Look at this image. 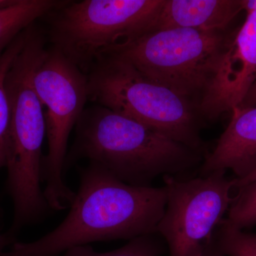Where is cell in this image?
<instances>
[{
    "label": "cell",
    "instance_id": "6da1fadb",
    "mask_svg": "<svg viewBox=\"0 0 256 256\" xmlns=\"http://www.w3.org/2000/svg\"><path fill=\"white\" fill-rule=\"evenodd\" d=\"M78 191L63 222L34 242H13L3 256H58L90 242L156 234L166 204L164 186H132L92 162L78 166Z\"/></svg>",
    "mask_w": 256,
    "mask_h": 256
},
{
    "label": "cell",
    "instance_id": "7a4b0ae2",
    "mask_svg": "<svg viewBox=\"0 0 256 256\" xmlns=\"http://www.w3.org/2000/svg\"><path fill=\"white\" fill-rule=\"evenodd\" d=\"M204 156L134 120L101 106L85 109L64 171L82 160L120 181L150 188L160 176L182 178L198 170Z\"/></svg>",
    "mask_w": 256,
    "mask_h": 256
},
{
    "label": "cell",
    "instance_id": "3957f363",
    "mask_svg": "<svg viewBox=\"0 0 256 256\" xmlns=\"http://www.w3.org/2000/svg\"><path fill=\"white\" fill-rule=\"evenodd\" d=\"M238 28L146 32L102 55L126 60L146 78L185 99L204 122L210 119L220 70Z\"/></svg>",
    "mask_w": 256,
    "mask_h": 256
},
{
    "label": "cell",
    "instance_id": "277c9868",
    "mask_svg": "<svg viewBox=\"0 0 256 256\" xmlns=\"http://www.w3.org/2000/svg\"><path fill=\"white\" fill-rule=\"evenodd\" d=\"M45 44L44 34L34 25L30 26L26 43L5 78L10 108L6 191L14 206L8 234L12 237L50 210L41 186L44 111L33 85L34 70L46 50Z\"/></svg>",
    "mask_w": 256,
    "mask_h": 256
},
{
    "label": "cell",
    "instance_id": "5b68a950",
    "mask_svg": "<svg viewBox=\"0 0 256 256\" xmlns=\"http://www.w3.org/2000/svg\"><path fill=\"white\" fill-rule=\"evenodd\" d=\"M88 100L137 121L206 156L204 121L174 92L152 82L114 55L100 56L88 72Z\"/></svg>",
    "mask_w": 256,
    "mask_h": 256
},
{
    "label": "cell",
    "instance_id": "8992f818",
    "mask_svg": "<svg viewBox=\"0 0 256 256\" xmlns=\"http://www.w3.org/2000/svg\"><path fill=\"white\" fill-rule=\"evenodd\" d=\"M164 1H66L46 15L48 38L52 47L87 74L111 47L150 32Z\"/></svg>",
    "mask_w": 256,
    "mask_h": 256
},
{
    "label": "cell",
    "instance_id": "52a82bcc",
    "mask_svg": "<svg viewBox=\"0 0 256 256\" xmlns=\"http://www.w3.org/2000/svg\"><path fill=\"white\" fill-rule=\"evenodd\" d=\"M33 85L44 111L48 152L42 162L44 194L50 210L69 208L76 192L64 180L70 132L88 100L87 75L60 50H46L34 70Z\"/></svg>",
    "mask_w": 256,
    "mask_h": 256
},
{
    "label": "cell",
    "instance_id": "ba28073f",
    "mask_svg": "<svg viewBox=\"0 0 256 256\" xmlns=\"http://www.w3.org/2000/svg\"><path fill=\"white\" fill-rule=\"evenodd\" d=\"M218 170L193 178L163 176L166 194L156 234L170 256H202L234 200V180Z\"/></svg>",
    "mask_w": 256,
    "mask_h": 256
},
{
    "label": "cell",
    "instance_id": "9c48e42d",
    "mask_svg": "<svg viewBox=\"0 0 256 256\" xmlns=\"http://www.w3.org/2000/svg\"><path fill=\"white\" fill-rule=\"evenodd\" d=\"M256 82V10L247 12L226 56L208 121L240 106Z\"/></svg>",
    "mask_w": 256,
    "mask_h": 256
},
{
    "label": "cell",
    "instance_id": "30bf717a",
    "mask_svg": "<svg viewBox=\"0 0 256 256\" xmlns=\"http://www.w3.org/2000/svg\"><path fill=\"white\" fill-rule=\"evenodd\" d=\"M256 168V107L235 109L214 149L205 156L198 170L200 176L232 170L240 180Z\"/></svg>",
    "mask_w": 256,
    "mask_h": 256
},
{
    "label": "cell",
    "instance_id": "8fae6325",
    "mask_svg": "<svg viewBox=\"0 0 256 256\" xmlns=\"http://www.w3.org/2000/svg\"><path fill=\"white\" fill-rule=\"evenodd\" d=\"M242 10V0H164L150 32L225 30Z\"/></svg>",
    "mask_w": 256,
    "mask_h": 256
},
{
    "label": "cell",
    "instance_id": "7c38bea8",
    "mask_svg": "<svg viewBox=\"0 0 256 256\" xmlns=\"http://www.w3.org/2000/svg\"><path fill=\"white\" fill-rule=\"evenodd\" d=\"M66 1L16 0L14 4L0 8V57L25 30L38 18L60 8Z\"/></svg>",
    "mask_w": 256,
    "mask_h": 256
},
{
    "label": "cell",
    "instance_id": "4fadbf2b",
    "mask_svg": "<svg viewBox=\"0 0 256 256\" xmlns=\"http://www.w3.org/2000/svg\"><path fill=\"white\" fill-rule=\"evenodd\" d=\"M28 28L22 32L12 42L0 57V170L6 168L10 120V102L5 87V78L15 58L20 54L26 43Z\"/></svg>",
    "mask_w": 256,
    "mask_h": 256
},
{
    "label": "cell",
    "instance_id": "5bb4252c",
    "mask_svg": "<svg viewBox=\"0 0 256 256\" xmlns=\"http://www.w3.org/2000/svg\"><path fill=\"white\" fill-rule=\"evenodd\" d=\"M166 249L162 237L154 234L133 238L124 246L109 252H97L90 245H82L70 248L58 256H162Z\"/></svg>",
    "mask_w": 256,
    "mask_h": 256
},
{
    "label": "cell",
    "instance_id": "9a60e30c",
    "mask_svg": "<svg viewBox=\"0 0 256 256\" xmlns=\"http://www.w3.org/2000/svg\"><path fill=\"white\" fill-rule=\"evenodd\" d=\"M212 244L225 256H256V234L235 228L226 218L215 230Z\"/></svg>",
    "mask_w": 256,
    "mask_h": 256
},
{
    "label": "cell",
    "instance_id": "2e32d148",
    "mask_svg": "<svg viewBox=\"0 0 256 256\" xmlns=\"http://www.w3.org/2000/svg\"><path fill=\"white\" fill-rule=\"evenodd\" d=\"M226 220L235 228L244 230L256 226V180L238 188Z\"/></svg>",
    "mask_w": 256,
    "mask_h": 256
},
{
    "label": "cell",
    "instance_id": "e0dca14e",
    "mask_svg": "<svg viewBox=\"0 0 256 256\" xmlns=\"http://www.w3.org/2000/svg\"><path fill=\"white\" fill-rule=\"evenodd\" d=\"M256 107V82L250 88L242 104L236 109H245Z\"/></svg>",
    "mask_w": 256,
    "mask_h": 256
},
{
    "label": "cell",
    "instance_id": "ac0fdd59",
    "mask_svg": "<svg viewBox=\"0 0 256 256\" xmlns=\"http://www.w3.org/2000/svg\"><path fill=\"white\" fill-rule=\"evenodd\" d=\"M255 180H256V168L246 178H240V180L234 178V188L238 190V188H244V186H246L247 184L252 183V182L255 181Z\"/></svg>",
    "mask_w": 256,
    "mask_h": 256
},
{
    "label": "cell",
    "instance_id": "d6986e66",
    "mask_svg": "<svg viewBox=\"0 0 256 256\" xmlns=\"http://www.w3.org/2000/svg\"><path fill=\"white\" fill-rule=\"evenodd\" d=\"M15 242V239L12 238L8 234H2L0 232V256H3L4 252Z\"/></svg>",
    "mask_w": 256,
    "mask_h": 256
},
{
    "label": "cell",
    "instance_id": "ffe728a7",
    "mask_svg": "<svg viewBox=\"0 0 256 256\" xmlns=\"http://www.w3.org/2000/svg\"><path fill=\"white\" fill-rule=\"evenodd\" d=\"M202 256H225L223 254H220L218 250L214 246L213 244L210 242V246L206 248V250L202 254Z\"/></svg>",
    "mask_w": 256,
    "mask_h": 256
},
{
    "label": "cell",
    "instance_id": "44dd1931",
    "mask_svg": "<svg viewBox=\"0 0 256 256\" xmlns=\"http://www.w3.org/2000/svg\"><path fill=\"white\" fill-rule=\"evenodd\" d=\"M242 9L246 11L256 10V0H242Z\"/></svg>",
    "mask_w": 256,
    "mask_h": 256
},
{
    "label": "cell",
    "instance_id": "7402d4cb",
    "mask_svg": "<svg viewBox=\"0 0 256 256\" xmlns=\"http://www.w3.org/2000/svg\"><path fill=\"white\" fill-rule=\"evenodd\" d=\"M16 0H0V8L14 4Z\"/></svg>",
    "mask_w": 256,
    "mask_h": 256
}]
</instances>
